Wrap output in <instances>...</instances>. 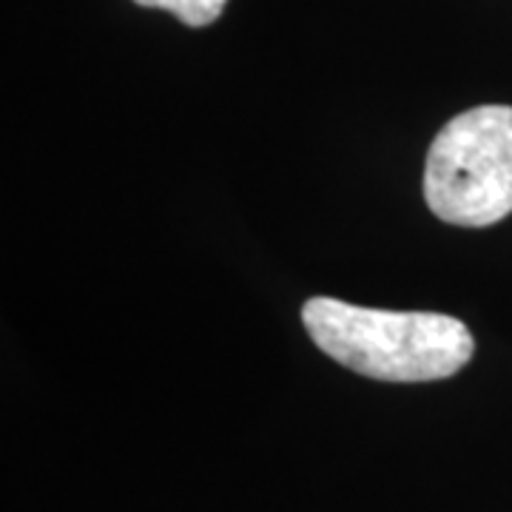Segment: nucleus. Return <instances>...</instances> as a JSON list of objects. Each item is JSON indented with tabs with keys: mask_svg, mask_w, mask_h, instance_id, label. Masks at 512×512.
<instances>
[{
	"mask_svg": "<svg viewBox=\"0 0 512 512\" xmlns=\"http://www.w3.org/2000/svg\"><path fill=\"white\" fill-rule=\"evenodd\" d=\"M302 322L333 362L379 382L450 379L473 359V333L447 313L382 311L313 296Z\"/></svg>",
	"mask_w": 512,
	"mask_h": 512,
	"instance_id": "obj_1",
	"label": "nucleus"
},
{
	"mask_svg": "<svg viewBox=\"0 0 512 512\" xmlns=\"http://www.w3.org/2000/svg\"><path fill=\"white\" fill-rule=\"evenodd\" d=\"M424 200L439 220L487 228L512 214V106H476L441 128L427 154Z\"/></svg>",
	"mask_w": 512,
	"mask_h": 512,
	"instance_id": "obj_2",
	"label": "nucleus"
},
{
	"mask_svg": "<svg viewBox=\"0 0 512 512\" xmlns=\"http://www.w3.org/2000/svg\"><path fill=\"white\" fill-rule=\"evenodd\" d=\"M146 9H165L183 20L185 26H208L220 18L228 0H134Z\"/></svg>",
	"mask_w": 512,
	"mask_h": 512,
	"instance_id": "obj_3",
	"label": "nucleus"
}]
</instances>
